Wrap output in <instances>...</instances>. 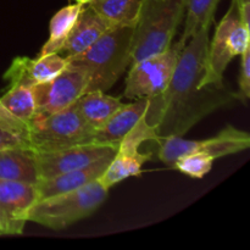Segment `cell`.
Listing matches in <instances>:
<instances>
[{
  "label": "cell",
  "instance_id": "obj_21",
  "mask_svg": "<svg viewBox=\"0 0 250 250\" xmlns=\"http://www.w3.org/2000/svg\"><path fill=\"white\" fill-rule=\"evenodd\" d=\"M221 0H186L185 29L181 38L188 42L197 32L210 28Z\"/></svg>",
  "mask_w": 250,
  "mask_h": 250
},
{
  "label": "cell",
  "instance_id": "obj_9",
  "mask_svg": "<svg viewBox=\"0 0 250 250\" xmlns=\"http://www.w3.org/2000/svg\"><path fill=\"white\" fill-rule=\"evenodd\" d=\"M160 142L155 129L146 121V115L136 124V126L122 138L117 151L110 161L105 172L99 178V182L110 189L117 183L129 177L142 175V167L150 160V153H141L139 148L144 142Z\"/></svg>",
  "mask_w": 250,
  "mask_h": 250
},
{
  "label": "cell",
  "instance_id": "obj_10",
  "mask_svg": "<svg viewBox=\"0 0 250 250\" xmlns=\"http://www.w3.org/2000/svg\"><path fill=\"white\" fill-rule=\"evenodd\" d=\"M88 80L82 70L68 63L65 70L50 81L37 84L32 88L36 104V117L65 110L87 90Z\"/></svg>",
  "mask_w": 250,
  "mask_h": 250
},
{
  "label": "cell",
  "instance_id": "obj_4",
  "mask_svg": "<svg viewBox=\"0 0 250 250\" xmlns=\"http://www.w3.org/2000/svg\"><path fill=\"white\" fill-rule=\"evenodd\" d=\"M109 190L98 180L72 192L37 200L27 211L26 221L61 231L94 214L107 199Z\"/></svg>",
  "mask_w": 250,
  "mask_h": 250
},
{
  "label": "cell",
  "instance_id": "obj_1",
  "mask_svg": "<svg viewBox=\"0 0 250 250\" xmlns=\"http://www.w3.org/2000/svg\"><path fill=\"white\" fill-rule=\"evenodd\" d=\"M210 28H203L183 46L170 83L148 99L146 121L161 139L183 137L208 115L239 100L224 84L202 85Z\"/></svg>",
  "mask_w": 250,
  "mask_h": 250
},
{
  "label": "cell",
  "instance_id": "obj_8",
  "mask_svg": "<svg viewBox=\"0 0 250 250\" xmlns=\"http://www.w3.org/2000/svg\"><path fill=\"white\" fill-rule=\"evenodd\" d=\"M159 159L165 165L172 166L180 156L189 153H204L212 159L241 153L250 148V136L232 125H227L216 136L200 141L185 139L183 137H167L159 143Z\"/></svg>",
  "mask_w": 250,
  "mask_h": 250
},
{
  "label": "cell",
  "instance_id": "obj_13",
  "mask_svg": "<svg viewBox=\"0 0 250 250\" xmlns=\"http://www.w3.org/2000/svg\"><path fill=\"white\" fill-rule=\"evenodd\" d=\"M67 65V58L59 53L42 55L37 59L19 56L5 71L4 80L9 82V85L20 84L33 88L58 76Z\"/></svg>",
  "mask_w": 250,
  "mask_h": 250
},
{
  "label": "cell",
  "instance_id": "obj_15",
  "mask_svg": "<svg viewBox=\"0 0 250 250\" xmlns=\"http://www.w3.org/2000/svg\"><path fill=\"white\" fill-rule=\"evenodd\" d=\"M112 27L116 26L110 23L89 5L84 4L60 54L67 59L80 55Z\"/></svg>",
  "mask_w": 250,
  "mask_h": 250
},
{
  "label": "cell",
  "instance_id": "obj_26",
  "mask_svg": "<svg viewBox=\"0 0 250 250\" xmlns=\"http://www.w3.org/2000/svg\"><path fill=\"white\" fill-rule=\"evenodd\" d=\"M92 0H76V2H81V4H88V2H90Z\"/></svg>",
  "mask_w": 250,
  "mask_h": 250
},
{
  "label": "cell",
  "instance_id": "obj_17",
  "mask_svg": "<svg viewBox=\"0 0 250 250\" xmlns=\"http://www.w3.org/2000/svg\"><path fill=\"white\" fill-rule=\"evenodd\" d=\"M0 180L36 185L39 181L34 150L10 148L0 150Z\"/></svg>",
  "mask_w": 250,
  "mask_h": 250
},
{
  "label": "cell",
  "instance_id": "obj_22",
  "mask_svg": "<svg viewBox=\"0 0 250 250\" xmlns=\"http://www.w3.org/2000/svg\"><path fill=\"white\" fill-rule=\"evenodd\" d=\"M0 105L20 121L29 125L36 116V104L32 88L26 85H9L0 97Z\"/></svg>",
  "mask_w": 250,
  "mask_h": 250
},
{
  "label": "cell",
  "instance_id": "obj_16",
  "mask_svg": "<svg viewBox=\"0 0 250 250\" xmlns=\"http://www.w3.org/2000/svg\"><path fill=\"white\" fill-rule=\"evenodd\" d=\"M146 107L148 99H137L131 104H122V106L95 131L94 143L119 146L122 138L146 115Z\"/></svg>",
  "mask_w": 250,
  "mask_h": 250
},
{
  "label": "cell",
  "instance_id": "obj_18",
  "mask_svg": "<svg viewBox=\"0 0 250 250\" xmlns=\"http://www.w3.org/2000/svg\"><path fill=\"white\" fill-rule=\"evenodd\" d=\"M122 104L124 103L121 102V98L107 95L100 90H92L81 95L73 105L83 120L97 131L122 106Z\"/></svg>",
  "mask_w": 250,
  "mask_h": 250
},
{
  "label": "cell",
  "instance_id": "obj_23",
  "mask_svg": "<svg viewBox=\"0 0 250 250\" xmlns=\"http://www.w3.org/2000/svg\"><path fill=\"white\" fill-rule=\"evenodd\" d=\"M31 148L29 125L20 121L0 105V150Z\"/></svg>",
  "mask_w": 250,
  "mask_h": 250
},
{
  "label": "cell",
  "instance_id": "obj_25",
  "mask_svg": "<svg viewBox=\"0 0 250 250\" xmlns=\"http://www.w3.org/2000/svg\"><path fill=\"white\" fill-rule=\"evenodd\" d=\"M239 92L237 93L239 100H248L250 97V46L241 55V68L238 78Z\"/></svg>",
  "mask_w": 250,
  "mask_h": 250
},
{
  "label": "cell",
  "instance_id": "obj_3",
  "mask_svg": "<svg viewBox=\"0 0 250 250\" xmlns=\"http://www.w3.org/2000/svg\"><path fill=\"white\" fill-rule=\"evenodd\" d=\"M185 12L186 0H144L134 26L131 65L167 50Z\"/></svg>",
  "mask_w": 250,
  "mask_h": 250
},
{
  "label": "cell",
  "instance_id": "obj_5",
  "mask_svg": "<svg viewBox=\"0 0 250 250\" xmlns=\"http://www.w3.org/2000/svg\"><path fill=\"white\" fill-rule=\"evenodd\" d=\"M249 24L239 15L236 0L217 24L211 41H209L204 62L202 85L224 84V73L236 56H241L250 46Z\"/></svg>",
  "mask_w": 250,
  "mask_h": 250
},
{
  "label": "cell",
  "instance_id": "obj_20",
  "mask_svg": "<svg viewBox=\"0 0 250 250\" xmlns=\"http://www.w3.org/2000/svg\"><path fill=\"white\" fill-rule=\"evenodd\" d=\"M143 2L144 0H92L88 5L114 26L134 27Z\"/></svg>",
  "mask_w": 250,
  "mask_h": 250
},
{
  "label": "cell",
  "instance_id": "obj_24",
  "mask_svg": "<svg viewBox=\"0 0 250 250\" xmlns=\"http://www.w3.org/2000/svg\"><path fill=\"white\" fill-rule=\"evenodd\" d=\"M215 159L204 153H189L180 156L173 167L193 178H203L211 171Z\"/></svg>",
  "mask_w": 250,
  "mask_h": 250
},
{
  "label": "cell",
  "instance_id": "obj_11",
  "mask_svg": "<svg viewBox=\"0 0 250 250\" xmlns=\"http://www.w3.org/2000/svg\"><path fill=\"white\" fill-rule=\"evenodd\" d=\"M119 146L99 143L78 144L54 151H34L39 180L50 178L60 173L84 167L109 154L116 153Z\"/></svg>",
  "mask_w": 250,
  "mask_h": 250
},
{
  "label": "cell",
  "instance_id": "obj_14",
  "mask_svg": "<svg viewBox=\"0 0 250 250\" xmlns=\"http://www.w3.org/2000/svg\"><path fill=\"white\" fill-rule=\"evenodd\" d=\"M117 151V150H116ZM115 153L109 154L84 167L77 170L68 171V172L60 173L54 177L39 180L36 183L37 200L46 199V198L55 197V195L63 194V193L72 192V190L82 188L89 183L95 182L102 177L110 161L114 158Z\"/></svg>",
  "mask_w": 250,
  "mask_h": 250
},
{
  "label": "cell",
  "instance_id": "obj_2",
  "mask_svg": "<svg viewBox=\"0 0 250 250\" xmlns=\"http://www.w3.org/2000/svg\"><path fill=\"white\" fill-rule=\"evenodd\" d=\"M134 27L116 26L107 31L90 48L73 58L68 63L87 76V92L106 93L131 66Z\"/></svg>",
  "mask_w": 250,
  "mask_h": 250
},
{
  "label": "cell",
  "instance_id": "obj_6",
  "mask_svg": "<svg viewBox=\"0 0 250 250\" xmlns=\"http://www.w3.org/2000/svg\"><path fill=\"white\" fill-rule=\"evenodd\" d=\"M95 129L83 120L75 105L55 114L36 117L29 124V146L37 153L78 144L94 143Z\"/></svg>",
  "mask_w": 250,
  "mask_h": 250
},
{
  "label": "cell",
  "instance_id": "obj_19",
  "mask_svg": "<svg viewBox=\"0 0 250 250\" xmlns=\"http://www.w3.org/2000/svg\"><path fill=\"white\" fill-rule=\"evenodd\" d=\"M83 5L84 4H81V2L67 5V6L59 10L51 17L50 24H49V38L44 43L41 54L38 56L61 53Z\"/></svg>",
  "mask_w": 250,
  "mask_h": 250
},
{
  "label": "cell",
  "instance_id": "obj_7",
  "mask_svg": "<svg viewBox=\"0 0 250 250\" xmlns=\"http://www.w3.org/2000/svg\"><path fill=\"white\" fill-rule=\"evenodd\" d=\"M187 42L180 38L160 54L148 56L129 66L124 95L127 99H151L161 94L170 83L183 46Z\"/></svg>",
  "mask_w": 250,
  "mask_h": 250
},
{
  "label": "cell",
  "instance_id": "obj_12",
  "mask_svg": "<svg viewBox=\"0 0 250 250\" xmlns=\"http://www.w3.org/2000/svg\"><path fill=\"white\" fill-rule=\"evenodd\" d=\"M37 202L36 186L0 180V234L23 233L26 214Z\"/></svg>",
  "mask_w": 250,
  "mask_h": 250
}]
</instances>
